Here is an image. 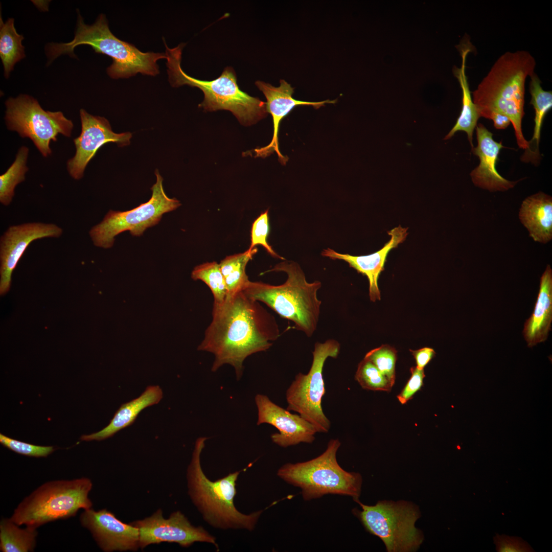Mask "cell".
Instances as JSON below:
<instances>
[{
    "label": "cell",
    "instance_id": "obj_25",
    "mask_svg": "<svg viewBox=\"0 0 552 552\" xmlns=\"http://www.w3.org/2000/svg\"><path fill=\"white\" fill-rule=\"evenodd\" d=\"M459 51L462 56V65L460 68L455 67L453 68V73L457 78L462 90V107L455 124L445 136L444 140L451 138L457 131H463L466 132L468 140L472 148L474 147L473 131L477 125L479 117L476 107L473 102L466 74V57L471 49L469 46H463L459 47Z\"/></svg>",
    "mask_w": 552,
    "mask_h": 552
},
{
    "label": "cell",
    "instance_id": "obj_22",
    "mask_svg": "<svg viewBox=\"0 0 552 552\" xmlns=\"http://www.w3.org/2000/svg\"><path fill=\"white\" fill-rule=\"evenodd\" d=\"M163 393L158 385H149L137 398L122 404L109 424L99 431L81 436V441H102L113 436L120 430L132 425L145 408L156 404L163 398Z\"/></svg>",
    "mask_w": 552,
    "mask_h": 552
},
{
    "label": "cell",
    "instance_id": "obj_28",
    "mask_svg": "<svg viewBox=\"0 0 552 552\" xmlns=\"http://www.w3.org/2000/svg\"><path fill=\"white\" fill-rule=\"evenodd\" d=\"M257 247L226 257L220 263L221 271L225 282L227 297L242 291L249 282L246 267L257 253Z\"/></svg>",
    "mask_w": 552,
    "mask_h": 552
},
{
    "label": "cell",
    "instance_id": "obj_8",
    "mask_svg": "<svg viewBox=\"0 0 552 552\" xmlns=\"http://www.w3.org/2000/svg\"><path fill=\"white\" fill-rule=\"evenodd\" d=\"M92 487L91 480L83 477L48 481L24 498L10 518L19 526L37 528L49 522L73 517L80 509L91 508L88 494Z\"/></svg>",
    "mask_w": 552,
    "mask_h": 552
},
{
    "label": "cell",
    "instance_id": "obj_31",
    "mask_svg": "<svg viewBox=\"0 0 552 552\" xmlns=\"http://www.w3.org/2000/svg\"><path fill=\"white\" fill-rule=\"evenodd\" d=\"M355 378L366 390L390 392L393 387L387 378L365 358L358 364Z\"/></svg>",
    "mask_w": 552,
    "mask_h": 552
},
{
    "label": "cell",
    "instance_id": "obj_34",
    "mask_svg": "<svg viewBox=\"0 0 552 552\" xmlns=\"http://www.w3.org/2000/svg\"><path fill=\"white\" fill-rule=\"evenodd\" d=\"M0 443L16 453L30 457H47L56 449L53 446H38L18 441L2 433H0Z\"/></svg>",
    "mask_w": 552,
    "mask_h": 552
},
{
    "label": "cell",
    "instance_id": "obj_4",
    "mask_svg": "<svg viewBox=\"0 0 552 552\" xmlns=\"http://www.w3.org/2000/svg\"><path fill=\"white\" fill-rule=\"evenodd\" d=\"M284 272L286 281L279 285L249 281L243 290L248 297L262 302L281 317L293 323L294 328L311 337L317 327L321 301L317 291L318 281L307 282L300 266L293 261H283L265 271Z\"/></svg>",
    "mask_w": 552,
    "mask_h": 552
},
{
    "label": "cell",
    "instance_id": "obj_17",
    "mask_svg": "<svg viewBox=\"0 0 552 552\" xmlns=\"http://www.w3.org/2000/svg\"><path fill=\"white\" fill-rule=\"evenodd\" d=\"M255 402L258 409L257 425L268 424L279 431L271 435L274 443L287 447L301 443H312L314 441L317 432L316 428L299 414L291 413L264 395L257 394Z\"/></svg>",
    "mask_w": 552,
    "mask_h": 552
},
{
    "label": "cell",
    "instance_id": "obj_23",
    "mask_svg": "<svg viewBox=\"0 0 552 552\" xmlns=\"http://www.w3.org/2000/svg\"><path fill=\"white\" fill-rule=\"evenodd\" d=\"M519 217L536 242L546 243L552 238V198L539 192L527 197L520 209Z\"/></svg>",
    "mask_w": 552,
    "mask_h": 552
},
{
    "label": "cell",
    "instance_id": "obj_2",
    "mask_svg": "<svg viewBox=\"0 0 552 552\" xmlns=\"http://www.w3.org/2000/svg\"><path fill=\"white\" fill-rule=\"evenodd\" d=\"M535 60L524 51L507 52L495 62L472 94L479 117L488 119L493 112L507 116L515 131L517 143L525 150L528 142L523 134L522 120L526 78L534 73Z\"/></svg>",
    "mask_w": 552,
    "mask_h": 552
},
{
    "label": "cell",
    "instance_id": "obj_14",
    "mask_svg": "<svg viewBox=\"0 0 552 552\" xmlns=\"http://www.w3.org/2000/svg\"><path fill=\"white\" fill-rule=\"evenodd\" d=\"M80 116L81 132L74 139L76 153L67 162L70 175L76 180L83 177L87 165L102 146L110 142L121 147L127 146L132 137L130 132H114L104 117L93 116L84 109L80 110Z\"/></svg>",
    "mask_w": 552,
    "mask_h": 552
},
{
    "label": "cell",
    "instance_id": "obj_27",
    "mask_svg": "<svg viewBox=\"0 0 552 552\" xmlns=\"http://www.w3.org/2000/svg\"><path fill=\"white\" fill-rule=\"evenodd\" d=\"M24 36L17 33L14 19L10 18L4 22L0 18V57L4 69V76L8 78L15 64L25 57L22 44Z\"/></svg>",
    "mask_w": 552,
    "mask_h": 552
},
{
    "label": "cell",
    "instance_id": "obj_19",
    "mask_svg": "<svg viewBox=\"0 0 552 552\" xmlns=\"http://www.w3.org/2000/svg\"><path fill=\"white\" fill-rule=\"evenodd\" d=\"M475 129L477 146L472 148V152L480 161L470 173L473 183L490 192L506 191L513 188L520 180L510 181L500 175L496 169L498 154L504 147L502 142L495 141L493 133L481 123L477 124Z\"/></svg>",
    "mask_w": 552,
    "mask_h": 552
},
{
    "label": "cell",
    "instance_id": "obj_24",
    "mask_svg": "<svg viewBox=\"0 0 552 552\" xmlns=\"http://www.w3.org/2000/svg\"><path fill=\"white\" fill-rule=\"evenodd\" d=\"M530 77V92L532 96L530 104L535 109V126L533 136L528 141V148L521 156V160L537 165L540 159L539 146L541 130L544 117L552 106V93L542 88L541 81L536 74L534 73Z\"/></svg>",
    "mask_w": 552,
    "mask_h": 552
},
{
    "label": "cell",
    "instance_id": "obj_6",
    "mask_svg": "<svg viewBox=\"0 0 552 552\" xmlns=\"http://www.w3.org/2000/svg\"><path fill=\"white\" fill-rule=\"evenodd\" d=\"M164 41L170 84L175 87L188 85L200 89L204 99L199 107L209 111L229 110L244 125L254 124L267 116L266 103L240 89L233 68L225 67L219 77L211 81L194 78L185 73L181 67L182 51L186 44L181 43L169 48Z\"/></svg>",
    "mask_w": 552,
    "mask_h": 552
},
{
    "label": "cell",
    "instance_id": "obj_10",
    "mask_svg": "<svg viewBox=\"0 0 552 552\" xmlns=\"http://www.w3.org/2000/svg\"><path fill=\"white\" fill-rule=\"evenodd\" d=\"M340 349V343L333 339L316 342L309 371L307 374L298 373L286 392L287 409L298 413L315 427L317 432L327 433L331 426L321 407L325 393L324 366L328 358L338 356Z\"/></svg>",
    "mask_w": 552,
    "mask_h": 552
},
{
    "label": "cell",
    "instance_id": "obj_7",
    "mask_svg": "<svg viewBox=\"0 0 552 552\" xmlns=\"http://www.w3.org/2000/svg\"><path fill=\"white\" fill-rule=\"evenodd\" d=\"M340 446L338 439H331L320 455L304 462L286 464L278 470L277 475L301 488L305 500L330 494L350 496L357 502L362 477L359 473L345 471L338 464L336 453Z\"/></svg>",
    "mask_w": 552,
    "mask_h": 552
},
{
    "label": "cell",
    "instance_id": "obj_15",
    "mask_svg": "<svg viewBox=\"0 0 552 552\" xmlns=\"http://www.w3.org/2000/svg\"><path fill=\"white\" fill-rule=\"evenodd\" d=\"M62 230L54 224L28 223L10 226L1 238L0 294L9 290L11 275L29 245L35 240L59 237Z\"/></svg>",
    "mask_w": 552,
    "mask_h": 552
},
{
    "label": "cell",
    "instance_id": "obj_21",
    "mask_svg": "<svg viewBox=\"0 0 552 552\" xmlns=\"http://www.w3.org/2000/svg\"><path fill=\"white\" fill-rule=\"evenodd\" d=\"M552 321V270L549 265L542 274L533 312L525 321L523 335L529 348L546 340Z\"/></svg>",
    "mask_w": 552,
    "mask_h": 552
},
{
    "label": "cell",
    "instance_id": "obj_29",
    "mask_svg": "<svg viewBox=\"0 0 552 552\" xmlns=\"http://www.w3.org/2000/svg\"><path fill=\"white\" fill-rule=\"evenodd\" d=\"M28 153V148L21 146L13 163L0 176V201L5 205L11 203L16 186L25 179V174L28 170L26 166Z\"/></svg>",
    "mask_w": 552,
    "mask_h": 552
},
{
    "label": "cell",
    "instance_id": "obj_32",
    "mask_svg": "<svg viewBox=\"0 0 552 552\" xmlns=\"http://www.w3.org/2000/svg\"><path fill=\"white\" fill-rule=\"evenodd\" d=\"M365 358L371 361L383 374L393 385L396 379V363L397 351L388 344L374 349L365 355Z\"/></svg>",
    "mask_w": 552,
    "mask_h": 552
},
{
    "label": "cell",
    "instance_id": "obj_35",
    "mask_svg": "<svg viewBox=\"0 0 552 552\" xmlns=\"http://www.w3.org/2000/svg\"><path fill=\"white\" fill-rule=\"evenodd\" d=\"M498 552L534 551L531 546L521 538L496 534L493 538Z\"/></svg>",
    "mask_w": 552,
    "mask_h": 552
},
{
    "label": "cell",
    "instance_id": "obj_38",
    "mask_svg": "<svg viewBox=\"0 0 552 552\" xmlns=\"http://www.w3.org/2000/svg\"><path fill=\"white\" fill-rule=\"evenodd\" d=\"M493 121L494 126L497 129H504L510 124V119L505 114L497 112H492L488 117Z\"/></svg>",
    "mask_w": 552,
    "mask_h": 552
},
{
    "label": "cell",
    "instance_id": "obj_30",
    "mask_svg": "<svg viewBox=\"0 0 552 552\" xmlns=\"http://www.w3.org/2000/svg\"><path fill=\"white\" fill-rule=\"evenodd\" d=\"M191 277L203 281L210 288L214 296L213 305H220L225 302L227 291L219 264L214 261L199 265L193 270Z\"/></svg>",
    "mask_w": 552,
    "mask_h": 552
},
{
    "label": "cell",
    "instance_id": "obj_1",
    "mask_svg": "<svg viewBox=\"0 0 552 552\" xmlns=\"http://www.w3.org/2000/svg\"><path fill=\"white\" fill-rule=\"evenodd\" d=\"M279 335L274 317L259 302L241 291L227 297L222 304L213 305L212 321L198 350L214 355L213 372L228 364L239 380L245 359L269 349Z\"/></svg>",
    "mask_w": 552,
    "mask_h": 552
},
{
    "label": "cell",
    "instance_id": "obj_33",
    "mask_svg": "<svg viewBox=\"0 0 552 552\" xmlns=\"http://www.w3.org/2000/svg\"><path fill=\"white\" fill-rule=\"evenodd\" d=\"M268 209L262 213L254 221L251 229V243L249 247L252 249L257 245L262 246L272 257L285 260L279 256L267 242L270 226Z\"/></svg>",
    "mask_w": 552,
    "mask_h": 552
},
{
    "label": "cell",
    "instance_id": "obj_18",
    "mask_svg": "<svg viewBox=\"0 0 552 552\" xmlns=\"http://www.w3.org/2000/svg\"><path fill=\"white\" fill-rule=\"evenodd\" d=\"M279 87H275L269 83L257 80L255 82L257 87L263 93L267 102L266 109L273 120V133L272 140L269 145L265 147L256 149V157H265L273 152L278 154L279 160L285 165L288 158L283 155L279 148L278 134L281 121L296 106H312L318 109L326 103H335L336 100H325L319 102H308L296 100L292 97L294 88L283 79L280 81Z\"/></svg>",
    "mask_w": 552,
    "mask_h": 552
},
{
    "label": "cell",
    "instance_id": "obj_16",
    "mask_svg": "<svg viewBox=\"0 0 552 552\" xmlns=\"http://www.w3.org/2000/svg\"><path fill=\"white\" fill-rule=\"evenodd\" d=\"M80 522L104 551H135L140 548L139 529L130 523L123 522L105 509L85 510Z\"/></svg>",
    "mask_w": 552,
    "mask_h": 552
},
{
    "label": "cell",
    "instance_id": "obj_5",
    "mask_svg": "<svg viewBox=\"0 0 552 552\" xmlns=\"http://www.w3.org/2000/svg\"><path fill=\"white\" fill-rule=\"evenodd\" d=\"M206 440V437L196 440L187 469L188 494L192 501L204 520L214 527L254 530L263 511L244 514L236 509L234 503L240 471L230 473L215 481L210 480L204 474L200 455Z\"/></svg>",
    "mask_w": 552,
    "mask_h": 552
},
{
    "label": "cell",
    "instance_id": "obj_36",
    "mask_svg": "<svg viewBox=\"0 0 552 552\" xmlns=\"http://www.w3.org/2000/svg\"><path fill=\"white\" fill-rule=\"evenodd\" d=\"M411 376L406 385L397 396V399L402 404L406 403L412 398L414 395L418 392L423 385V380L425 376L424 370H421L416 366L410 369Z\"/></svg>",
    "mask_w": 552,
    "mask_h": 552
},
{
    "label": "cell",
    "instance_id": "obj_9",
    "mask_svg": "<svg viewBox=\"0 0 552 552\" xmlns=\"http://www.w3.org/2000/svg\"><path fill=\"white\" fill-rule=\"evenodd\" d=\"M362 510L354 513L365 528L379 537L388 552H410L418 550L424 537L415 527L420 517L417 505L404 500L379 501L374 505L357 501Z\"/></svg>",
    "mask_w": 552,
    "mask_h": 552
},
{
    "label": "cell",
    "instance_id": "obj_37",
    "mask_svg": "<svg viewBox=\"0 0 552 552\" xmlns=\"http://www.w3.org/2000/svg\"><path fill=\"white\" fill-rule=\"evenodd\" d=\"M416 362L417 368L424 370V368L434 357V350L429 347H424L417 350H409Z\"/></svg>",
    "mask_w": 552,
    "mask_h": 552
},
{
    "label": "cell",
    "instance_id": "obj_12",
    "mask_svg": "<svg viewBox=\"0 0 552 552\" xmlns=\"http://www.w3.org/2000/svg\"><path fill=\"white\" fill-rule=\"evenodd\" d=\"M156 181L151 190V198L131 210L120 212L110 210L102 221L94 226L89 235L94 244L104 248L111 247L114 237L124 231H129L134 236H140L148 227L157 224L164 214L178 208L181 203L176 198H170L166 194L163 178L158 170L155 171Z\"/></svg>",
    "mask_w": 552,
    "mask_h": 552
},
{
    "label": "cell",
    "instance_id": "obj_20",
    "mask_svg": "<svg viewBox=\"0 0 552 552\" xmlns=\"http://www.w3.org/2000/svg\"><path fill=\"white\" fill-rule=\"evenodd\" d=\"M407 229L408 228L402 227L399 225L388 231L390 239L380 250L369 255L343 254L329 248L324 249L321 255L334 260H343L358 273L365 275L369 282L370 298L375 302L381 299L378 282L380 273L384 270L387 255L392 249L397 247L399 244L405 241L408 235Z\"/></svg>",
    "mask_w": 552,
    "mask_h": 552
},
{
    "label": "cell",
    "instance_id": "obj_13",
    "mask_svg": "<svg viewBox=\"0 0 552 552\" xmlns=\"http://www.w3.org/2000/svg\"><path fill=\"white\" fill-rule=\"evenodd\" d=\"M130 523L139 529L141 549L162 542L176 543L187 547L197 542L213 544L219 549L215 537L202 526L192 525L179 511L173 512L166 519L159 509L150 517Z\"/></svg>",
    "mask_w": 552,
    "mask_h": 552
},
{
    "label": "cell",
    "instance_id": "obj_3",
    "mask_svg": "<svg viewBox=\"0 0 552 552\" xmlns=\"http://www.w3.org/2000/svg\"><path fill=\"white\" fill-rule=\"evenodd\" d=\"M87 44L96 53L108 56L112 64L107 68L108 76L112 79L128 78L137 73L151 76L159 74L157 61L167 59L163 53L143 52L131 43L116 37L110 31L105 15L100 14L91 25L84 23L79 13L76 30L73 40L67 43H50L45 47L48 63L62 54L76 57L75 47Z\"/></svg>",
    "mask_w": 552,
    "mask_h": 552
},
{
    "label": "cell",
    "instance_id": "obj_26",
    "mask_svg": "<svg viewBox=\"0 0 552 552\" xmlns=\"http://www.w3.org/2000/svg\"><path fill=\"white\" fill-rule=\"evenodd\" d=\"M36 528H25L10 518H3L0 522V550L2 552H28L34 549L36 543Z\"/></svg>",
    "mask_w": 552,
    "mask_h": 552
},
{
    "label": "cell",
    "instance_id": "obj_11",
    "mask_svg": "<svg viewBox=\"0 0 552 552\" xmlns=\"http://www.w3.org/2000/svg\"><path fill=\"white\" fill-rule=\"evenodd\" d=\"M5 119L7 128L15 131L22 137H28L44 157L52 154L51 141L56 142L61 134L70 137L74 127L72 121L61 111L44 110L38 102L28 95L21 94L6 101Z\"/></svg>",
    "mask_w": 552,
    "mask_h": 552
}]
</instances>
